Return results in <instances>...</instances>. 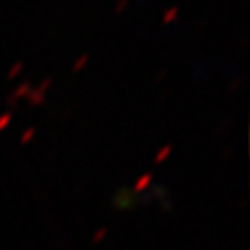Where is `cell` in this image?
<instances>
[{
  "label": "cell",
  "mask_w": 250,
  "mask_h": 250,
  "mask_svg": "<svg viewBox=\"0 0 250 250\" xmlns=\"http://www.w3.org/2000/svg\"><path fill=\"white\" fill-rule=\"evenodd\" d=\"M87 59H89V54H87V52H83V54L78 56V58L73 61V70H80L82 66H85Z\"/></svg>",
  "instance_id": "cell-7"
},
{
  "label": "cell",
  "mask_w": 250,
  "mask_h": 250,
  "mask_svg": "<svg viewBox=\"0 0 250 250\" xmlns=\"http://www.w3.org/2000/svg\"><path fill=\"white\" fill-rule=\"evenodd\" d=\"M137 200L139 198H137V195L132 189H120L117 193V196H115L113 205L117 210H129V208L136 207Z\"/></svg>",
  "instance_id": "cell-1"
},
{
  "label": "cell",
  "mask_w": 250,
  "mask_h": 250,
  "mask_svg": "<svg viewBox=\"0 0 250 250\" xmlns=\"http://www.w3.org/2000/svg\"><path fill=\"white\" fill-rule=\"evenodd\" d=\"M177 12H179V7H177V5H172V7L165 9V12H164V21H165V23H168V21L174 20V18L177 16Z\"/></svg>",
  "instance_id": "cell-6"
},
{
  "label": "cell",
  "mask_w": 250,
  "mask_h": 250,
  "mask_svg": "<svg viewBox=\"0 0 250 250\" xmlns=\"http://www.w3.org/2000/svg\"><path fill=\"white\" fill-rule=\"evenodd\" d=\"M170 151H172V146L170 145H165L164 148L158 149V153L155 155V164H162V162H164L165 158H168Z\"/></svg>",
  "instance_id": "cell-5"
},
{
  "label": "cell",
  "mask_w": 250,
  "mask_h": 250,
  "mask_svg": "<svg viewBox=\"0 0 250 250\" xmlns=\"http://www.w3.org/2000/svg\"><path fill=\"white\" fill-rule=\"evenodd\" d=\"M51 82H52V77H45V78H43V80H42V83H40V85L37 87V89H39L40 92H45L47 87L51 85Z\"/></svg>",
  "instance_id": "cell-12"
},
{
  "label": "cell",
  "mask_w": 250,
  "mask_h": 250,
  "mask_svg": "<svg viewBox=\"0 0 250 250\" xmlns=\"http://www.w3.org/2000/svg\"><path fill=\"white\" fill-rule=\"evenodd\" d=\"M11 118H12V113H11V111H7V113H4V115H0V130L7 127L9 122H11Z\"/></svg>",
  "instance_id": "cell-10"
},
{
  "label": "cell",
  "mask_w": 250,
  "mask_h": 250,
  "mask_svg": "<svg viewBox=\"0 0 250 250\" xmlns=\"http://www.w3.org/2000/svg\"><path fill=\"white\" fill-rule=\"evenodd\" d=\"M127 4H129V0H118L115 4V12H120L124 7H127Z\"/></svg>",
  "instance_id": "cell-13"
},
{
  "label": "cell",
  "mask_w": 250,
  "mask_h": 250,
  "mask_svg": "<svg viewBox=\"0 0 250 250\" xmlns=\"http://www.w3.org/2000/svg\"><path fill=\"white\" fill-rule=\"evenodd\" d=\"M33 136H35V127H28V129L21 134V143H23V145H26V143H30Z\"/></svg>",
  "instance_id": "cell-8"
},
{
  "label": "cell",
  "mask_w": 250,
  "mask_h": 250,
  "mask_svg": "<svg viewBox=\"0 0 250 250\" xmlns=\"http://www.w3.org/2000/svg\"><path fill=\"white\" fill-rule=\"evenodd\" d=\"M26 98H28V103H30V104H42L43 103V92H40L39 89H31L30 92L26 94Z\"/></svg>",
  "instance_id": "cell-3"
},
{
  "label": "cell",
  "mask_w": 250,
  "mask_h": 250,
  "mask_svg": "<svg viewBox=\"0 0 250 250\" xmlns=\"http://www.w3.org/2000/svg\"><path fill=\"white\" fill-rule=\"evenodd\" d=\"M106 234H108V228H106V226H103L101 229H99V231H96V233H94V238H92V242H94V243H99L103 238H104Z\"/></svg>",
  "instance_id": "cell-9"
},
{
  "label": "cell",
  "mask_w": 250,
  "mask_h": 250,
  "mask_svg": "<svg viewBox=\"0 0 250 250\" xmlns=\"http://www.w3.org/2000/svg\"><path fill=\"white\" fill-rule=\"evenodd\" d=\"M151 181H153V174L151 172H146V174H143L141 177H137V181H136V186H134V189L132 191L136 193H141V191H145L146 188L151 184Z\"/></svg>",
  "instance_id": "cell-2"
},
{
  "label": "cell",
  "mask_w": 250,
  "mask_h": 250,
  "mask_svg": "<svg viewBox=\"0 0 250 250\" xmlns=\"http://www.w3.org/2000/svg\"><path fill=\"white\" fill-rule=\"evenodd\" d=\"M21 68H23V61H16L14 64H12L11 68H9V78H12L14 77V75H18V71L21 70Z\"/></svg>",
  "instance_id": "cell-11"
},
{
  "label": "cell",
  "mask_w": 250,
  "mask_h": 250,
  "mask_svg": "<svg viewBox=\"0 0 250 250\" xmlns=\"http://www.w3.org/2000/svg\"><path fill=\"white\" fill-rule=\"evenodd\" d=\"M30 90H31V83L28 82V80H24V82H21L20 85L16 87V90H14V94H12V96L18 99V98H21V96H26Z\"/></svg>",
  "instance_id": "cell-4"
},
{
  "label": "cell",
  "mask_w": 250,
  "mask_h": 250,
  "mask_svg": "<svg viewBox=\"0 0 250 250\" xmlns=\"http://www.w3.org/2000/svg\"><path fill=\"white\" fill-rule=\"evenodd\" d=\"M167 73H168V70H167V68H162V73L158 75V80H160L162 77H165V75H167Z\"/></svg>",
  "instance_id": "cell-14"
}]
</instances>
